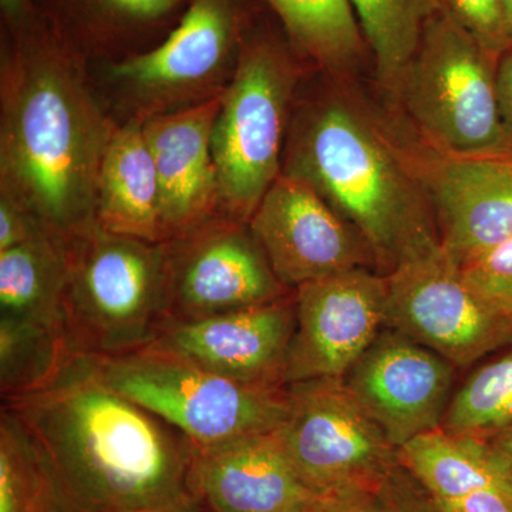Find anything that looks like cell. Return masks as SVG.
I'll use <instances>...</instances> for the list:
<instances>
[{
    "label": "cell",
    "mask_w": 512,
    "mask_h": 512,
    "mask_svg": "<svg viewBox=\"0 0 512 512\" xmlns=\"http://www.w3.org/2000/svg\"><path fill=\"white\" fill-rule=\"evenodd\" d=\"M377 76L387 92L400 94L423 30L439 10L437 0H350Z\"/></svg>",
    "instance_id": "obj_24"
},
{
    "label": "cell",
    "mask_w": 512,
    "mask_h": 512,
    "mask_svg": "<svg viewBox=\"0 0 512 512\" xmlns=\"http://www.w3.org/2000/svg\"><path fill=\"white\" fill-rule=\"evenodd\" d=\"M390 512H441L416 478L399 464L380 488Z\"/></svg>",
    "instance_id": "obj_29"
},
{
    "label": "cell",
    "mask_w": 512,
    "mask_h": 512,
    "mask_svg": "<svg viewBox=\"0 0 512 512\" xmlns=\"http://www.w3.org/2000/svg\"><path fill=\"white\" fill-rule=\"evenodd\" d=\"M316 512H390V510L380 490H363L333 495Z\"/></svg>",
    "instance_id": "obj_32"
},
{
    "label": "cell",
    "mask_w": 512,
    "mask_h": 512,
    "mask_svg": "<svg viewBox=\"0 0 512 512\" xmlns=\"http://www.w3.org/2000/svg\"><path fill=\"white\" fill-rule=\"evenodd\" d=\"M495 446L500 448V450H503L507 456L512 458V426L497 434Z\"/></svg>",
    "instance_id": "obj_36"
},
{
    "label": "cell",
    "mask_w": 512,
    "mask_h": 512,
    "mask_svg": "<svg viewBox=\"0 0 512 512\" xmlns=\"http://www.w3.org/2000/svg\"><path fill=\"white\" fill-rule=\"evenodd\" d=\"M343 380L399 450L414 437L440 429L451 400L453 365L397 330L384 328Z\"/></svg>",
    "instance_id": "obj_15"
},
{
    "label": "cell",
    "mask_w": 512,
    "mask_h": 512,
    "mask_svg": "<svg viewBox=\"0 0 512 512\" xmlns=\"http://www.w3.org/2000/svg\"><path fill=\"white\" fill-rule=\"evenodd\" d=\"M293 49L329 72L357 62L365 37L350 0H268Z\"/></svg>",
    "instance_id": "obj_23"
},
{
    "label": "cell",
    "mask_w": 512,
    "mask_h": 512,
    "mask_svg": "<svg viewBox=\"0 0 512 512\" xmlns=\"http://www.w3.org/2000/svg\"><path fill=\"white\" fill-rule=\"evenodd\" d=\"M295 292L296 329L286 386L345 379L386 328L387 276L357 268L309 282Z\"/></svg>",
    "instance_id": "obj_13"
},
{
    "label": "cell",
    "mask_w": 512,
    "mask_h": 512,
    "mask_svg": "<svg viewBox=\"0 0 512 512\" xmlns=\"http://www.w3.org/2000/svg\"><path fill=\"white\" fill-rule=\"evenodd\" d=\"M190 484L198 512H316L330 498L301 476L278 431L195 448Z\"/></svg>",
    "instance_id": "obj_17"
},
{
    "label": "cell",
    "mask_w": 512,
    "mask_h": 512,
    "mask_svg": "<svg viewBox=\"0 0 512 512\" xmlns=\"http://www.w3.org/2000/svg\"><path fill=\"white\" fill-rule=\"evenodd\" d=\"M2 407L45 448L80 511L198 512L191 441L111 389L90 357H70L45 389Z\"/></svg>",
    "instance_id": "obj_1"
},
{
    "label": "cell",
    "mask_w": 512,
    "mask_h": 512,
    "mask_svg": "<svg viewBox=\"0 0 512 512\" xmlns=\"http://www.w3.org/2000/svg\"><path fill=\"white\" fill-rule=\"evenodd\" d=\"M296 79L295 64L274 40L254 37L242 43L212 128L220 215L248 224L282 174Z\"/></svg>",
    "instance_id": "obj_6"
},
{
    "label": "cell",
    "mask_w": 512,
    "mask_h": 512,
    "mask_svg": "<svg viewBox=\"0 0 512 512\" xmlns=\"http://www.w3.org/2000/svg\"><path fill=\"white\" fill-rule=\"evenodd\" d=\"M296 292L278 301L198 320L167 319L151 348L255 386H286Z\"/></svg>",
    "instance_id": "obj_16"
},
{
    "label": "cell",
    "mask_w": 512,
    "mask_h": 512,
    "mask_svg": "<svg viewBox=\"0 0 512 512\" xmlns=\"http://www.w3.org/2000/svg\"><path fill=\"white\" fill-rule=\"evenodd\" d=\"M282 173L318 192L390 268L434 231L423 191L397 146L348 104L328 101L299 117Z\"/></svg>",
    "instance_id": "obj_3"
},
{
    "label": "cell",
    "mask_w": 512,
    "mask_h": 512,
    "mask_svg": "<svg viewBox=\"0 0 512 512\" xmlns=\"http://www.w3.org/2000/svg\"><path fill=\"white\" fill-rule=\"evenodd\" d=\"M441 512H512V497L497 490H481L456 500H434Z\"/></svg>",
    "instance_id": "obj_31"
},
{
    "label": "cell",
    "mask_w": 512,
    "mask_h": 512,
    "mask_svg": "<svg viewBox=\"0 0 512 512\" xmlns=\"http://www.w3.org/2000/svg\"><path fill=\"white\" fill-rule=\"evenodd\" d=\"M399 461L433 500H456L481 490L512 497V458L485 437L440 427L400 447Z\"/></svg>",
    "instance_id": "obj_20"
},
{
    "label": "cell",
    "mask_w": 512,
    "mask_h": 512,
    "mask_svg": "<svg viewBox=\"0 0 512 512\" xmlns=\"http://www.w3.org/2000/svg\"><path fill=\"white\" fill-rule=\"evenodd\" d=\"M291 413L279 439L301 476L326 497L379 491L399 450L357 403L343 379L288 384Z\"/></svg>",
    "instance_id": "obj_9"
},
{
    "label": "cell",
    "mask_w": 512,
    "mask_h": 512,
    "mask_svg": "<svg viewBox=\"0 0 512 512\" xmlns=\"http://www.w3.org/2000/svg\"><path fill=\"white\" fill-rule=\"evenodd\" d=\"M117 15L130 19H156L170 12L180 0H101Z\"/></svg>",
    "instance_id": "obj_33"
},
{
    "label": "cell",
    "mask_w": 512,
    "mask_h": 512,
    "mask_svg": "<svg viewBox=\"0 0 512 512\" xmlns=\"http://www.w3.org/2000/svg\"><path fill=\"white\" fill-rule=\"evenodd\" d=\"M0 512H82L45 448L12 412H0Z\"/></svg>",
    "instance_id": "obj_22"
},
{
    "label": "cell",
    "mask_w": 512,
    "mask_h": 512,
    "mask_svg": "<svg viewBox=\"0 0 512 512\" xmlns=\"http://www.w3.org/2000/svg\"><path fill=\"white\" fill-rule=\"evenodd\" d=\"M498 60L446 13L431 16L400 89L431 148L458 156L512 150L498 103Z\"/></svg>",
    "instance_id": "obj_7"
},
{
    "label": "cell",
    "mask_w": 512,
    "mask_h": 512,
    "mask_svg": "<svg viewBox=\"0 0 512 512\" xmlns=\"http://www.w3.org/2000/svg\"><path fill=\"white\" fill-rule=\"evenodd\" d=\"M386 328L468 366L512 343V320L485 301L436 231L412 242L387 275Z\"/></svg>",
    "instance_id": "obj_8"
},
{
    "label": "cell",
    "mask_w": 512,
    "mask_h": 512,
    "mask_svg": "<svg viewBox=\"0 0 512 512\" xmlns=\"http://www.w3.org/2000/svg\"><path fill=\"white\" fill-rule=\"evenodd\" d=\"M461 269L468 284L512 320V237Z\"/></svg>",
    "instance_id": "obj_28"
},
{
    "label": "cell",
    "mask_w": 512,
    "mask_h": 512,
    "mask_svg": "<svg viewBox=\"0 0 512 512\" xmlns=\"http://www.w3.org/2000/svg\"><path fill=\"white\" fill-rule=\"evenodd\" d=\"M167 259L168 319L211 318L295 292L276 278L249 225L224 215L167 242Z\"/></svg>",
    "instance_id": "obj_11"
},
{
    "label": "cell",
    "mask_w": 512,
    "mask_h": 512,
    "mask_svg": "<svg viewBox=\"0 0 512 512\" xmlns=\"http://www.w3.org/2000/svg\"><path fill=\"white\" fill-rule=\"evenodd\" d=\"M63 252L70 355L111 359L148 348L168 319L167 242L151 244L94 224Z\"/></svg>",
    "instance_id": "obj_4"
},
{
    "label": "cell",
    "mask_w": 512,
    "mask_h": 512,
    "mask_svg": "<svg viewBox=\"0 0 512 512\" xmlns=\"http://www.w3.org/2000/svg\"><path fill=\"white\" fill-rule=\"evenodd\" d=\"M512 426V352L477 369L451 397L441 429L485 437Z\"/></svg>",
    "instance_id": "obj_26"
},
{
    "label": "cell",
    "mask_w": 512,
    "mask_h": 512,
    "mask_svg": "<svg viewBox=\"0 0 512 512\" xmlns=\"http://www.w3.org/2000/svg\"><path fill=\"white\" fill-rule=\"evenodd\" d=\"M26 0H0L3 12L10 19H19L25 10Z\"/></svg>",
    "instance_id": "obj_35"
},
{
    "label": "cell",
    "mask_w": 512,
    "mask_h": 512,
    "mask_svg": "<svg viewBox=\"0 0 512 512\" xmlns=\"http://www.w3.org/2000/svg\"><path fill=\"white\" fill-rule=\"evenodd\" d=\"M276 278L296 289L366 268L363 238L308 184L282 173L248 222Z\"/></svg>",
    "instance_id": "obj_14"
},
{
    "label": "cell",
    "mask_w": 512,
    "mask_h": 512,
    "mask_svg": "<svg viewBox=\"0 0 512 512\" xmlns=\"http://www.w3.org/2000/svg\"><path fill=\"white\" fill-rule=\"evenodd\" d=\"M96 224L151 244L167 242L156 161L141 117H131L111 138L101 164Z\"/></svg>",
    "instance_id": "obj_19"
},
{
    "label": "cell",
    "mask_w": 512,
    "mask_h": 512,
    "mask_svg": "<svg viewBox=\"0 0 512 512\" xmlns=\"http://www.w3.org/2000/svg\"><path fill=\"white\" fill-rule=\"evenodd\" d=\"M64 278L63 247L47 235L0 251V319L30 323L64 338Z\"/></svg>",
    "instance_id": "obj_21"
},
{
    "label": "cell",
    "mask_w": 512,
    "mask_h": 512,
    "mask_svg": "<svg viewBox=\"0 0 512 512\" xmlns=\"http://www.w3.org/2000/svg\"><path fill=\"white\" fill-rule=\"evenodd\" d=\"M501 9H503V15L505 19V25H507L508 36L512 43V0H500Z\"/></svg>",
    "instance_id": "obj_37"
},
{
    "label": "cell",
    "mask_w": 512,
    "mask_h": 512,
    "mask_svg": "<svg viewBox=\"0 0 512 512\" xmlns=\"http://www.w3.org/2000/svg\"><path fill=\"white\" fill-rule=\"evenodd\" d=\"M59 333L30 323L0 319V394L2 402L39 392L69 362Z\"/></svg>",
    "instance_id": "obj_25"
},
{
    "label": "cell",
    "mask_w": 512,
    "mask_h": 512,
    "mask_svg": "<svg viewBox=\"0 0 512 512\" xmlns=\"http://www.w3.org/2000/svg\"><path fill=\"white\" fill-rule=\"evenodd\" d=\"M237 0H191L180 25L156 49L110 69L138 117L170 113L221 96L242 39Z\"/></svg>",
    "instance_id": "obj_10"
},
{
    "label": "cell",
    "mask_w": 512,
    "mask_h": 512,
    "mask_svg": "<svg viewBox=\"0 0 512 512\" xmlns=\"http://www.w3.org/2000/svg\"><path fill=\"white\" fill-rule=\"evenodd\" d=\"M437 5L498 59L511 49L500 0H437Z\"/></svg>",
    "instance_id": "obj_27"
},
{
    "label": "cell",
    "mask_w": 512,
    "mask_h": 512,
    "mask_svg": "<svg viewBox=\"0 0 512 512\" xmlns=\"http://www.w3.org/2000/svg\"><path fill=\"white\" fill-rule=\"evenodd\" d=\"M46 235L37 222L9 198L0 197V251Z\"/></svg>",
    "instance_id": "obj_30"
},
{
    "label": "cell",
    "mask_w": 512,
    "mask_h": 512,
    "mask_svg": "<svg viewBox=\"0 0 512 512\" xmlns=\"http://www.w3.org/2000/svg\"><path fill=\"white\" fill-rule=\"evenodd\" d=\"M220 104L218 96L187 109L141 117L144 136L156 161L167 242L220 214L211 148Z\"/></svg>",
    "instance_id": "obj_18"
},
{
    "label": "cell",
    "mask_w": 512,
    "mask_h": 512,
    "mask_svg": "<svg viewBox=\"0 0 512 512\" xmlns=\"http://www.w3.org/2000/svg\"><path fill=\"white\" fill-rule=\"evenodd\" d=\"M117 128L62 42L25 37L2 67L0 197L63 247L96 224L101 164Z\"/></svg>",
    "instance_id": "obj_2"
},
{
    "label": "cell",
    "mask_w": 512,
    "mask_h": 512,
    "mask_svg": "<svg viewBox=\"0 0 512 512\" xmlns=\"http://www.w3.org/2000/svg\"><path fill=\"white\" fill-rule=\"evenodd\" d=\"M399 150L433 204L439 239L464 266L512 237V150L458 156L434 148Z\"/></svg>",
    "instance_id": "obj_12"
},
{
    "label": "cell",
    "mask_w": 512,
    "mask_h": 512,
    "mask_svg": "<svg viewBox=\"0 0 512 512\" xmlns=\"http://www.w3.org/2000/svg\"><path fill=\"white\" fill-rule=\"evenodd\" d=\"M497 93L501 117L512 138V47L498 60Z\"/></svg>",
    "instance_id": "obj_34"
},
{
    "label": "cell",
    "mask_w": 512,
    "mask_h": 512,
    "mask_svg": "<svg viewBox=\"0 0 512 512\" xmlns=\"http://www.w3.org/2000/svg\"><path fill=\"white\" fill-rule=\"evenodd\" d=\"M93 362L111 389L173 426L197 450L275 433L291 413L288 386L235 382L151 346Z\"/></svg>",
    "instance_id": "obj_5"
}]
</instances>
